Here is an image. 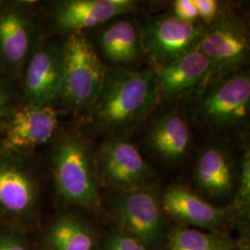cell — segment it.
<instances>
[{
    "label": "cell",
    "mask_w": 250,
    "mask_h": 250,
    "mask_svg": "<svg viewBox=\"0 0 250 250\" xmlns=\"http://www.w3.org/2000/svg\"><path fill=\"white\" fill-rule=\"evenodd\" d=\"M158 105L152 68L107 67L99 95L87 114L95 128L111 137L134 129Z\"/></svg>",
    "instance_id": "cell-1"
},
{
    "label": "cell",
    "mask_w": 250,
    "mask_h": 250,
    "mask_svg": "<svg viewBox=\"0 0 250 250\" xmlns=\"http://www.w3.org/2000/svg\"><path fill=\"white\" fill-rule=\"evenodd\" d=\"M197 122L217 137H232L250 125L249 71L212 78L203 84L194 106Z\"/></svg>",
    "instance_id": "cell-2"
},
{
    "label": "cell",
    "mask_w": 250,
    "mask_h": 250,
    "mask_svg": "<svg viewBox=\"0 0 250 250\" xmlns=\"http://www.w3.org/2000/svg\"><path fill=\"white\" fill-rule=\"evenodd\" d=\"M51 165L59 196L88 209L99 207L96 157L89 139L77 129L64 132L52 148Z\"/></svg>",
    "instance_id": "cell-3"
},
{
    "label": "cell",
    "mask_w": 250,
    "mask_h": 250,
    "mask_svg": "<svg viewBox=\"0 0 250 250\" xmlns=\"http://www.w3.org/2000/svg\"><path fill=\"white\" fill-rule=\"evenodd\" d=\"M63 86L60 107L73 116L87 115L99 95L107 66L83 34L62 42Z\"/></svg>",
    "instance_id": "cell-4"
},
{
    "label": "cell",
    "mask_w": 250,
    "mask_h": 250,
    "mask_svg": "<svg viewBox=\"0 0 250 250\" xmlns=\"http://www.w3.org/2000/svg\"><path fill=\"white\" fill-rule=\"evenodd\" d=\"M34 5L29 1H0V73L17 83L39 42Z\"/></svg>",
    "instance_id": "cell-5"
},
{
    "label": "cell",
    "mask_w": 250,
    "mask_h": 250,
    "mask_svg": "<svg viewBox=\"0 0 250 250\" xmlns=\"http://www.w3.org/2000/svg\"><path fill=\"white\" fill-rule=\"evenodd\" d=\"M19 83L22 103L56 109L60 107L63 86L62 43L40 38Z\"/></svg>",
    "instance_id": "cell-6"
},
{
    "label": "cell",
    "mask_w": 250,
    "mask_h": 250,
    "mask_svg": "<svg viewBox=\"0 0 250 250\" xmlns=\"http://www.w3.org/2000/svg\"><path fill=\"white\" fill-rule=\"evenodd\" d=\"M197 50L212 63L210 79L239 72L250 59V35L246 23L233 14L222 15L207 29Z\"/></svg>",
    "instance_id": "cell-7"
},
{
    "label": "cell",
    "mask_w": 250,
    "mask_h": 250,
    "mask_svg": "<svg viewBox=\"0 0 250 250\" xmlns=\"http://www.w3.org/2000/svg\"><path fill=\"white\" fill-rule=\"evenodd\" d=\"M207 29L198 21L187 22L174 15L151 19L140 29L144 53L152 66L172 62L197 49Z\"/></svg>",
    "instance_id": "cell-8"
},
{
    "label": "cell",
    "mask_w": 250,
    "mask_h": 250,
    "mask_svg": "<svg viewBox=\"0 0 250 250\" xmlns=\"http://www.w3.org/2000/svg\"><path fill=\"white\" fill-rule=\"evenodd\" d=\"M95 157L101 180L123 192L148 188L154 177L137 147L123 136L103 142Z\"/></svg>",
    "instance_id": "cell-9"
},
{
    "label": "cell",
    "mask_w": 250,
    "mask_h": 250,
    "mask_svg": "<svg viewBox=\"0 0 250 250\" xmlns=\"http://www.w3.org/2000/svg\"><path fill=\"white\" fill-rule=\"evenodd\" d=\"M59 126L56 108L21 103L0 133V147L7 151L30 154L48 143Z\"/></svg>",
    "instance_id": "cell-10"
},
{
    "label": "cell",
    "mask_w": 250,
    "mask_h": 250,
    "mask_svg": "<svg viewBox=\"0 0 250 250\" xmlns=\"http://www.w3.org/2000/svg\"><path fill=\"white\" fill-rule=\"evenodd\" d=\"M28 158L0 147V211L5 214L23 217L36 208L39 185Z\"/></svg>",
    "instance_id": "cell-11"
},
{
    "label": "cell",
    "mask_w": 250,
    "mask_h": 250,
    "mask_svg": "<svg viewBox=\"0 0 250 250\" xmlns=\"http://www.w3.org/2000/svg\"><path fill=\"white\" fill-rule=\"evenodd\" d=\"M111 212L122 231L147 248L159 241L162 230L161 200L148 188L125 191L111 203Z\"/></svg>",
    "instance_id": "cell-12"
},
{
    "label": "cell",
    "mask_w": 250,
    "mask_h": 250,
    "mask_svg": "<svg viewBox=\"0 0 250 250\" xmlns=\"http://www.w3.org/2000/svg\"><path fill=\"white\" fill-rule=\"evenodd\" d=\"M135 8L132 0H63L51 5L50 16L56 29L69 36L83 34Z\"/></svg>",
    "instance_id": "cell-13"
},
{
    "label": "cell",
    "mask_w": 250,
    "mask_h": 250,
    "mask_svg": "<svg viewBox=\"0 0 250 250\" xmlns=\"http://www.w3.org/2000/svg\"><path fill=\"white\" fill-rule=\"evenodd\" d=\"M158 103L179 98L211 78L212 63L197 49L172 62L152 66Z\"/></svg>",
    "instance_id": "cell-14"
},
{
    "label": "cell",
    "mask_w": 250,
    "mask_h": 250,
    "mask_svg": "<svg viewBox=\"0 0 250 250\" xmlns=\"http://www.w3.org/2000/svg\"><path fill=\"white\" fill-rule=\"evenodd\" d=\"M162 211L183 224L216 229L229 218L231 210L210 204L185 186L167 188L161 198Z\"/></svg>",
    "instance_id": "cell-15"
},
{
    "label": "cell",
    "mask_w": 250,
    "mask_h": 250,
    "mask_svg": "<svg viewBox=\"0 0 250 250\" xmlns=\"http://www.w3.org/2000/svg\"><path fill=\"white\" fill-rule=\"evenodd\" d=\"M146 141L161 160L179 161L188 154L192 142L188 119L175 110L162 113L148 127Z\"/></svg>",
    "instance_id": "cell-16"
},
{
    "label": "cell",
    "mask_w": 250,
    "mask_h": 250,
    "mask_svg": "<svg viewBox=\"0 0 250 250\" xmlns=\"http://www.w3.org/2000/svg\"><path fill=\"white\" fill-rule=\"evenodd\" d=\"M195 178L198 188L209 197H226L235 186L236 170L232 154L221 146H209L197 159Z\"/></svg>",
    "instance_id": "cell-17"
},
{
    "label": "cell",
    "mask_w": 250,
    "mask_h": 250,
    "mask_svg": "<svg viewBox=\"0 0 250 250\" xmlns=\"http://www.w3.org/2000/svg\"><path fill=\"white\" fill-rule=\"evenodd\" d=\"M99 46L101 56L118 67L136 62L145 54L140 29L129 20H119L105 28Z\"/></svg>",
    "instance_id": "cell-18"
},
{
    "label": "cell",
    "mask_w": 250,
    "mask_h": 250,
    "mask_svg": "<svg viewBox=\"0 0 250 250\" xmlns=\"http://www.w3.org/2000/svg\"><path fill=\"white\" fill-rule=\"evenodd\" d=\"M47 242L52 250H93L96 240L89 225L82 218L64 214L51 225Z\"/></svg>",
    "instance_id": "cell-19"
},
{
    "label": "cell",
    "mask_w": 250,
    "mask_h": 250,
    "mask_svg": "<svg viewBox=\"0 0 250 250\" xmlns=\"http://www.w3.org/2000/svg\"><path fill=\"white\" fill-rule=\"evenodd\" d=\"M238 244L230 236L178 226L171 231L167 250H235Z\"/></svg>",
    "instance_id": "cell-20"
},
{
    "label": "cell",
    "mask_w": 250,
    "mask_h": 250,
    "mask_svg": "<svg viewBox=\"0 0 250 250\" xmlns=\"http://www.w3.org/2000/svg\"><path fill=\"white\" fill-rule=\"evenodd\" d=\"M21 103L17 84L0 73V133L9 117Z\"/></svg>",
    "instance_id": "cell-21"
},
{
    "label": "cell",
    "mask_w": 250,
    "mask_h": 250,
    "mask_svg": "<svg viewBox=\"0 0 250 250\" xmlns=\"http://www.w3.org/2000/svg\"><path fill=\"white\" fill-rule=\"evenodd\" d=\"M239 174V188L232 208L239 214L247 216L250 212V150L249 146L244 149Z\"/></svg>",
    "instance_id": "cell-22"
},
{
    "label": "cell",
    "mask_w": 250,
    "mask_h": 250,
    "mask_svg": "<svg viewBox=\"0 0 250 250\" xmlns=\"http://www.w3.org/2000/svg\"><path fill=\"white\" fill-rule=\"evenodd\" d=\"M103 250H148L147 247L125 231L113 232L105 243Z\"/></svg>",
    "instance_id": "cell-23"
},
{
    "label": "cell",
    "mask_w": 250,
    "mask_h": 250,
    "mask_svg": "<svg viewBox=\"0 0 250 250\" xmlns=\"http://www.w3.org/2000/svg\"><path fill=\"white\" fill-rule=\"evenodd\" d=\"M197 8L198 18L206 24L212 25L220 17V5L215 0H194Z\"/></svg>",
    "instance_id": "cell-24"
},
{
    "label": "cell",
    "mask_w": 250,
    "mask_h": 250,
    "mask_svg": "<svg viewBox=\"0 0 250 250\" xmlns=\"http://www.w3.org/2000/svg\"><path fill=\"white\" fill-rule=\"evenodd\" d=\"M172 15L187 22H197L199 19L194 0H176Z\"/></svg>",
    "instance_id": "cell-25"
},
{
    "label": "cell",
    "mask_w": 250,
    "mask_h": 250,
    "mask_svg": "<svg viewBox=\"0 0 250 250\" xmlns=\"http://www.w3.org/2000/svg\"><path fill=\"white\" fill-rule=\"evenodd\" d=\"M0 250H28L26 243L15 233H5L0 236Z\"/></svg>",
    "instance_id": "cell-26"
},
{
    "label": "cell",
    "mask_w": 250,
    "mask_h": 250,
    "mask_svg": "<svg viewBox=\"0 0 250 250\" xmlns=\"http://www.w3.org/2000/svg\"><path fill=\"white\" fill-rule=\"evenodd\" d=\"M238 250V249H237V250Z\"/></svg>",
    "instance_id": "cell-27"
}]
</instances>
